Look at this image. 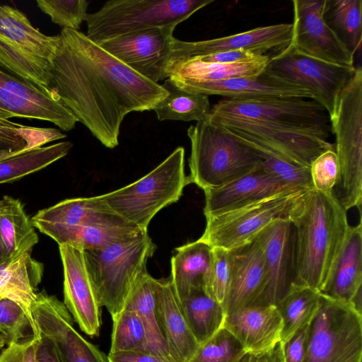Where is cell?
<instances>
[{
  "mask_svg": "<svg viewBox=\"0 0 362 362\" xmlns=\"http://www.w3.org/2000/svg\"><path fill=\"white\" fill-rule=\"evenodd\" d=\"M52 91L105 147L118 144L132 112L151 110L168 91L139 75L86 34L63 28L52 61Z\"/></svg>",
  "mask_w": 362,
  "mask_h": 362,
  "instance_id": "obj_1",
  "label": "cell"
},
{
  "mask_svg": "<svg viewBox=\"0 0 362 362\" xmlns=\"http://www.w3.org/2000/svg\"><path fill=\"white\" fill-rule=\"evenodd\" d=\"M332 192L308 190L289 216L296 230V281L320 291L349 224Z\"/></svg>",
  "mask_w": 362,
  "mask_h": 362,
  "instance_id": "obj_2",
  "label": "cell"
},
{
  "mask_svg": "<svg viewBox=\"0 0 362 362\" xmlns=\"http://www.w3.org/2000/svg\"><path fill=\"white\" fill-rule=\"evenodd\" d=\"M187 136L188 182L203 190L223 186L261 166L262 158L255 148L207 119L190 126Z\"/></svg>",
  "mask_w": 362,
  "mask_h": 362,
  "instance_id": "obj_3",
  "label": "cell"
},
{
  "mask_svg": "<svg viewBox=\"0 0 362 362\" xmlns=\"http://www.w3.org/2000/svg\"><path fill=\"white\" fill-rule=\"evenodd\" d=\"M336 137L335 152L339 173L332 194L348 211L362 200V68L356 67L353 76L341 92L329 116Z\"/></svg>",
  "mask_w": 362,
  "mask_h": 362,
  "instance_id": "obj_4",
  "label": "cell"
},
{
  "mask_svg": "<svg viewBox=\"0 0 362 362\" xmlns=\"http://www.w3.org/2000/svg\"><path fill=\"white\" fill-rule=\"evenodd\" d=\"M156 250L147 232L101 250H83L87 271L101 307L111 317L122 311Z\"/></svg>",
  "mask_w": 362,
  "mask_h": 362,
  "instance_id": "obj_5",
  "label": "cell"
},
{
  "mask_svg": "<svg viewBox=\"0 0 362 362\" xmlns=\"http://www.w3.org/2000/svg\"><path fill=\"white\" fill-rule=\"evenodd\" d=\"M188 184L185 148L179 146L146 175L99 197L125 221L147 231L152 218L177 202Z\"/></svg>",
  "mask_w": 362,
  "mask_h": 362,
  "instance_id": "obj_6",
  "label": "cell"
},
{
  "mask_svg": "<svg viewBox=\"0 0 362 362\" xmlns=\"http://www.w3.org/2000/svg\"><path fill=\"white\" fill-rule=\"evenodd\" d=\"M58 44L59 35L43 34L22 11L0 5V66L52 95L51 70Z\"/></svg>",
  "mask_w": 362,
  "mask_h": 362,
  "instance_id": "obj_7",
  "label": "cell"
},
{
  "mask_svg": "<svg viewBox=\"0 0 362 362\" xmlns=\"http://www.w3.org/2000/svg\"><path fill=\"white\" fill-rule=\"evenodd\" d=\"M211 0H111L86 18V35L99 44L165 25H177Z\"/></svg>",
  "mask_w": 362,
  "mask_h": 362,
  "instance_id": "obj_8",
  "label": "cell"
},
{
  "mask_svg": "<svg viewBox=\"0 0 362 362\" xmlns=\"http://www.w3.org/2000/svg\"><path fill=\"white\" fill-rule=\"evenodd\" d=\"M362 314L354 305L320 293L308 325L302 362H361Z\"/></svg>",
  "mask_w": 362,
  "mask_h": 362,
  "instance_id": "obj_9",
  "label": "cell"
},
{
  "mask_svg": "<svg viewBox=\"0 0 362 362\" xmlns=\"http://www.w3.org/2000/svg\"><path fill=\"white\" fill-rule=\"evenodd\" d=\"M356 66L328 63L303 54L291 44L269 57L261 76L276 83L308 90L329 117L338 98L353 76Z\"/></svg>",
  "mask_w": 362,
  "mask_h": 362,
  "instance_id": "obj_10",
  "label": "cell"
},
{
  "mask_svg": "<svg viewBox=\"0 0 362 362\" xmlns=\"http://www.w3.org/2000/svg\"><path fill=\"white\" fill-rule=\"evenodd\" d=\"M253 148L291 163L310 167L324 151L334 148L324 135L311 130L263 121L208 117Z\"/></svg>",
  "mask_w": 362,
  "mask_h": 362,
  "instance_id": "obj_11",
  "label": "cell"
},
{
  "mask_svg": "<svg viewBox=\"0 0 362 362\" xmlns=\"http://www.w3.org/2000/svg\"><path fill=\"white\" fill-rule=\"evenodd\" d=\"M307 191L288 190L206 218L204 232L199 240L211 247H221L226 250L237 248L253 240L272 221L288 219Z\"/></svg>",
  "mask_w": 362,
  "mask_h": 362,
  "instance_id": "obj_12",
  "label": "cell"
},
{
  "mask_svg": "<svg viewBox=\"0 0 362 362\" xmlns=\"http://www.w3.org/2000/svg\"><path fill=\"white\" fill-rule=\"evenodd\" d=\"M208 117L263 121L311 130L327 138L331 131L326 110L302 98H223L211 107Z\"/></svg>",
  "mask_w": 362,
  "mask_h": 362,
  "instance_id": "obj_13",
  "label": "cell"
},
{
  "mask_svg": "<svg viewBox=\"0 0 362 362\" xmlns=\"http://www.w3.org/2000/svg\"><path fill=\"white\" fill-rule=\"evenodd\" d=\"M177 25H165L115 37L98 45L133 71L158 83L168 69Z\"/></svg>",
  "mask_w": 362,
  "mask_h": 362,
  "instance_id": "obj_14",
  "label": "cell"
},
{
  "mask_svg": "<svg viewBox=\"0 0 362 362\" xmlns=\"http://www.w3.org/2000/svg\"><path fill=\"white\" fill-rule=\"evenodd\" d=\"M31 313L38 336L54 344L63 362H110L107 355L74 329L71 314L55 296L37 292Z\"/></svg>",
  "mask_w": 362,
  "mask_h": 362,
  "instance_id": "obj_15",
  "label": "cell"
},
{
  "mask_svg": "<svg viewBox=\"0 0 362 362\" xmlns=\"http://www.w3.org/2000/svg\"><path fill=\"white\" fill-rule=\"evenodd\" d=\"M263 250L267 279L251 306L276 305L296 281V230L289 219L272 221L256 236Z\"/></svg>",
  "mask_w": 362,
  "mask_h": 362,
  "instance_id": "obj_16",
  "label": "cell"
},
{
  "mask_svg": "<svg viewBox=\"0 0 362 362\" xmlns=\"http://www.w3.org/2000/svg\"><path fill=\"white\" fill-rule=\"evenodd\" d=\"M23 117L47 121L63 131L78 122L56 96L9 73L0 66V117Z\"/></svg>",
  "mask_w": 362,
  "mask_h": 362,
  "instance_id": "obj_17",
  "label": "cell"
},
{
  "mask_svg": "<svg viewBox=\"0 0 362 362\" xmlns=\"http://www.w3.org/2000/svg\"><path fill=\"white\" fill-rule=\"evenodd\" d=\"M291 45L300 53L328 63L353 67L354 55L322 18L324 0H293Z\"/></svg>",
  "mask_w": 362,
  "mask_h": 362,
  "instance_id": "obj_18",
  "label": "cell"
},
{
  "mask_svg": "<svg viewBox=\"0 0 362 362\" xmlns=\"http://www.w3.org/2000/svg\"><path fill=\"white\" fill-rule=\"evenodd\" d=\"M292 32V23H279L201 41L186 42L175 39L168 71L176 64L222 51L245 49L258 55L265 54L270 50L279 51L291 43Z\"/></svg>",
  "mask_w": 362,
  "mask_h": 362,
  "instance_id": "obj_19",
  "label": "cell"
},
{
  "mask_svg": "<svg viewBox=\"0 0 362 362\" xmlns=\"http://www.w3.org/2000/svg\"><path fill=\"white\" fill-rule=\"evenodd\" d=\"M64 272V304L80 329L90 337L101 327V305L90 281L83 250L59 245Z\"/></svg>",
  "mask_w": 362,
  "mask_h": 362,
  "instance_id": "obj_20",
  "label": "cell"
},
{
  "mask_svg": "<svg viewBox=\"0 0 362 362\" xmlns=\"http://www.w3.org/2000/svg\"><path fill=\"white\" fill-rule=\"evenodd\" d=\"M293 189L261 166L223 186L204 189L206 218L215 216Z\"/></svg>",
  "mask_w": 362,
  "mask_h": 362,
  "instance_id": "obj_21",
  "label": "cell"
},
{
  "mask_svg": "<svg viewBox=\"0 0 362 362\" xmlns=\"http://www.w3.org/2000/svg\"><path fill=\"white\" fill-rule=\"evenodd\" d=\"M229 251L230 279L224 307L226 316L251 306L262 291L267 279L263 250L256 237Z\"/></svg>",
  "mask_w": 362,
  "mask_h": 362,
  "instance_id": "obj_22",
  "label": "cell"
},
{
  "mask_svg": "<svg viewBox=\"0 0 362 362\" xmlns=\"http://www.w3.org/2000/svg\"><path fill=\"white\" fill-rule=\"evenodd\" d=\"M247 354L272 351L281 341L282 320L276 305L247 306L225 317L223 325Z\"/></svg>",
  "mask_w": 362,
  "mask_h": 362,
  "instance_id": "obj_23",
  "label": "cell"
},
{
  "mask_svg": "<svg viewBox=\"0 0 362 362\" xmlns=\"http://www.w3.org/2000/svg\"><path fill=\"white\" fill-rule=\"evenodd\" d=\"M158 319L168 351L175 362H188L199 344L183 312L170 276L155 279Z\"/></svg>",
  "mask_w": 362,
  "mask_h": 362,
  "instance_id": "obj_24",
  "label": "cell"
},
{
  "mask_svg": "<svg viewBox=\"0 0 362 362\" xmlns=\"http://www.w3.org/2000/svg\"><path fill=\"white\" fill-rule=\"evenodd\" d=\"M30 221L33 225L51 223L107 228L136 227L116 214L99 195L61 201L40 210Z\"/></svg>",
  "mask_w": 362,
  "mask_h": 362,
  "instance_id": "obj_25",
  "label": "cell"
},
{
  "mask_svg": "<svg viewBox=\"0 0 362 362\" xmlns=\"http://www.w3.org/2000/svg\"><path fill=\"white\" fill-rule=\"evenodd\" d=\"M170 78L178 88L206 95H219L226 98H302L313 100L307 89L276 83L262 76L256 78H233L221 81L196 82Z\"/></svg>",
  "mask_w": 362,
  "mask_h": 362,
  "instance_id": "obj_26",
  "label": "cell"
},
{
  "mask_svg": "<svg viewBox=\"0 0 362 362\" xmlns=\"http://www.w3.org/2000/svg\"><path fill=\"white\" fill-rule=\"evenodd\" d=\"M362 286V226H349L342 246L320 293L330 298L352 302Z\"/></svg>",
  "mask_w": 362,
  "mask_h": 362,
  "instance_id": "obj_27",
  "label": "cell"
},
{
  "mask_svg": "<svg viewBox=\"0 0 362 362\" xmlns=\"http://www.w3.org/2000/svg\"><path fill=\"white\" fill-rule=\"evenodd\" d=\"M33 226L59 245H69L81 250L104 249L147 232L138 227L107 228L51 223H35Z\"/></svg>",
  "mask_w": 362,
  "mask_h": 362,
  "instance_id": "obj_28",
  "label": "cell"
},
{
  "mask_svg": "<svg viewBox=\"0 0 362 362\" xmlns=\"http://www.w3.org/2000/svg\"><path fill=\"white\" fill-rule=\"evenodd\" d=\"M39 238L21 201L8 195L0 199V243L6 262L31 252Z\"/></svg>",
  "mask_w": 362,
  "mask_h": 362,
  "instance_id": "obj_29",
  "label": "cell"
},
{
  "mask_svg": "<svg viewBox=\"0 0 362 362\" xmlns=\"http://www.w3.org/2000/svg\"><path fill=\"white\" fill-rule=\"evenodd\" d=\"M211 259L212 247L199 239L175 249L170 278L180 300L192 289H204Z\"/></svg>",
  "mask_w": 362,
  "mask_h": 362,
  "instance_id": "obj_30",
  "label": "cell"
},
{
  "mask_svg": "<svg viewBox=\"0 0 362 362\" xmlns=\"http://www.w3.org/2000/svg\"><path fill=\"white\" fill-rule=\"evenodd\" d=\"M43 265L31 257V252L0 267V298L18 303L34 321L31 305L42 280Z\"/></svg>",
  "mask_w": 362,
  "mask_h": 362,
  "instance_id": "obj_31",
  "label": "cell"
},
{
  "mask_svg": "<svg viewBox=\"0 0 362 362\" xmlns=\"http://www.w3.org/2000/svg\"><path fill=\"white\" fill-rule=\"evenodd\" d=\"M269 57L263 54L251 62L236 64L204 62L190 59L172 66L169 78L196 82H214L233 78H256L264 71Z\"/></svg>",
  "mask_w": 362,
  "mask_h": 362,
  "instance_id": "obj_32",
  "label": "cell"
},
{
  "mask_svg": "<svg viewBox=\"0 0 362 362\" xmlns=\"http://www.w3.org/2000/svg\"><path fill=\"white\" fill-rule=\"evenodd\" d=\"M155 279L147 270L144 271L131 291L124 308L134 311L141 319L147 332L148 351L173 360L158 319Z\"/></svg>",
  "mask_w": 362,
  "mask_h": 362,
  "instance_id": "obj_33",
  "label": "cell"
},
{
  "mask_svg": "<svg viewBox=\"0 0 362 362\" xmlns=\"http://www.w3.org/2000/svg\"><path fill=\"white\" fill-rule=\"evenodd\" d=\"M73 144L62 141L0 156V185L39 171L66 156Z\"/></svg>",
  "mask_w": 362,
  "mask_h": 362,
  "instance_id": "obj_34",
  "label": "cell"
},
{
  "mask_svg": "<svg viewBox=\"0 0 362 362\" xmlns=\"http://www.w3.org/2000/svg\"><path fill=\"white\" fill-rule=\"evenodd\" d=\"M322 18L338 39L355 56L362 42V1L324 0Z\"/></svg>",
  "mask_w": 362,
  "mask_h": 362,
  "instance_id": "obj_35",
  "label": "cell"
},
{
  "mask_svg": "<svg viewBox=\"0 0 362 362\" xmlns=\"http://www.w3.org/2000/svg\"><path fill=\"white\" fill-rule=\"evenodd\" d=\"M180 302L189 327L199 344L223 327L226 317L224 309L204 288L192 289Z\"/></svg>",
  "mask_w": 362,
  "mask_h": 362,
  "instance_id": "obj_36",
  "label": "cell"
},
{
  "mask_svg": "<svg viewBox=\"0 0 362 362\" xmlns=\"http://www.w3.org/2000/svg\"><path fill=\"white\" fill-rule=\"evenodd\" d=\"M163 87L168 95L153 108L159 121L182 120L200 122L208 118L211 106L209 96L178 88L170 78Z\"/></svg>",
  "mask_w": 362,
  "mask_h": 362,
  "instance_id": "obj_37",
  "label": "cell"
},
{
  "mask_svg": "<svg viewBox=\"0 0 362 362\" xmlns=\"http://www.w3.org/2000/svg\"><path fill=\"white\" fill-rule=\"evenodd\" d=\"M320 293L305 286L293 285L276 303L282 320L281 341H287L297 330L308 325L319 305Z\"/></svg>",
  "mask_w": 362,
  "mask_h": 362,
  "instance_id": "obj_38",
  "label": "cell"
},
{
  "mask_svg": "<svg viewBox=\"0 0 362 362\" xmlns=\"http://www.w3.org/2000/svg\"><path fill=\"white\" fill-rule=\"evenodd\" d=\"M65 137L57 129L33 127L0 117V156L42 147Z\"/></svg>",
  "mask_w": 362,
  "mask_h": 362,
  "instance_id": "obj_39",
  "label": "cell"
},
{
  "mask_svg": "<svg viewBox=\"0 0 362 362\" xmlns=\"http://www.w3.org/2000/svg\"><path fill=\"white\" fill-rule=\"evenodd\" d=\"M112 330L109 352L148 351L146 327L134 311L124 308L112 316Z\"/></svg>",
  "mask_w": 362,
  "mask_h": 362,
  "instance_id": "obj_40",
  "label": "cell"
},
{
  "mask_svg": "<svg viewBox=\"0 0 362 362\" xmlns=\"http://www.w3.org/2000/svg\"><path fill=\"white\" fill-rule=\"evenodd\" d=\"M247 351L238 339L224 327L199 344L188 362H242Z\"/></svg>",
  "mask_w": 362,
  "mask_h": 362,
  "instance_id": "obj_41",
  "label": "cell"
},
{
  "mask_svg": "<svg viewBox=\"0 0 362 362\" xmlns=\"http://www.w3.org/2000/svg\"><path fill=\"white\" fill-rule=\"evenodd\" d=\"M38 337V331L24 309L14 300L0 299V334L4 337L6 345L25 340L33 336Z\"/></svg>",
  "mask_w": 362,
  "mask_h": 362,
  "instance_id": "obj_42",
  "label": "cell"
},
{
  "mask_svg": "<svg viewBox=\"0 0 362 362\" xmlns=\"http://www.w3.org/2000/svg\"><path fill=\"white\" fill-rule=\"evenodd\" d=\"M256 151L262 158L261 168L281 182L293 188L305 190L314 189L310 167L300 165L276 156Z\"/></svg>",
  "mask_w": 362,
  "mask_h": 362,
  "instance_id": "obj_43",
  "label": "cell"
},
{
  "mask_svg": "<svg viewBox=\"0 0 362 362\" xmlns=\"http://www.w3.org/2000/svg\"><path fill=\"white\" fill-rule=\"evenodd\" d=\"M36 3L54 23L64 28L78 30L88 14L86 0H37Z\"/></svg>",
  "mask_w": 362,
  "mask_h": 362,
  "instance_id": "obj_44",
  "label": "cell"
},
{
  "mask_svg": "<svg viewBox=\"0 0 362 362\" xmlns=\"http://www.w3.org/2000/svg\"><path fill=\"white\" fill-rule=\"evenodd\" d=\"M230 279V251L221 247H212L211 264L204 291L223 309L228 293Z\"/></svg>",
  "mask_w": 362,
  "mask_h": 362,
  "instance_id": "obj_45",
  "label": "cell"
},
{
  "mask_svg": "<svg viewBox=\"0 0 362 362\" xmlns=\"http://www.w3.org/2000/svg\"><path fill=\"white\" fill-rule=\"evenodd\" d=\"M328 149L317 156L310 166L314 189L322 192H332L336 185L339 163L335 150Z\"/></svg>",
  "mask_w": 362,
  "mask_h": 362,
  "instance_id": "obj_46",
  "label": "cell"
},
{
  "mask_svg": "<svg viewBox=\"0 0 362 362\" xmlns=\"http://www.w3.org/2000/svg\"><path fill=\"white\" fill-rule=\"evenodd\" d=\"M40 337H33L7 345L0 353V362H36Z\"/></svg>",
  "mask_w": 362,
  "mask_h": 362,
  "instance_id": "obj_47",
  "label": "cell"
},
{
  "mask_svg": "<svg viewBox=\"0 0 362 362\" xmlns=\"http://www.w3.org/2000/svg\"><path fill=\"white\" fill-rule=\"evenodd\" d=\"M308 325L297 330L287 341H280L284 362H302Z\"/></svg>",
  "mask_w": 362,
  "mask_h": 362,
  "instance_id": "obj_48",
  "label": "cell"
},
{
  "mask_svg": "<svg viewBox=\"0 0 362 362\" xmlns=\"http://www.w3.org/2000/svg\"><path fill=\"white\" fill-rule=\"evenodd\" d=\"M261 56L248 50L235 49L211 53L192 59L209 63L236 64L251 62Z\"/></svg>",
  "mask_w": 362,
  "mask_h": 362,
  "instance_id": "obj_49",
  "label": "cell"
},
{
  "mask_svg": "<svg viewBox=\"0 0 362 362\" xmlns=\"http://www.w3.org/2000/svg\"><path fill=\"white\" fill-rule=\"evenodd\" d=\"M110 362H175L173 360L148 351L109 352Z\"/></svg>",
  "mask_w": 362,
  "mask_h": 362,
  "instance_id": "obj_50",
  "label": "cell"
},
{
  "mask_svg": "<svg viewBox=\"0 0 362 362\" xmlns=\"http://www.w3.org/2000/svg\"><path fill=\"white\" fill-rule=\"evenodd\" d=\"M39 337L36 362H63L54 344L48 339Z\"/></svg>",
  "mask_w": 362,
  "mask_h": 362,
  "instance_id": "obj_51",
  "label": "cell"
},
{
  "mask_svg": "<svg viewBox=\"0 0 362 362\" xmlns=\"http://www.w3.org/2000/svg\"><path fill=\"white\" fill-rule=\"evenodd\" d=\"M269 362H284L280 342L269 353Z\"/></svg>",
  "mask_w": 362,
  "mask_h": 362,
  "instance_id": "obj_52",
  "label": "cell"
},
{
  "mask_svg": "<svg viewBox=\"0 0 362 362\" xmlns=\"http://www.w3.org/2000/svg\"><path fill=\"white\" fill-rule=\"evenodd\" d=\"M269 353L258 355L247 354L242 362H269Z\"/></svg>",
  "mask_w": 362,
  "mask_h": 362,
  "instance_id": "obj_53",
  "label": "cell"
},
{
  "mask_svg": "<svg viewBox=\"0 0 362 362\" xmlns=\"http://www.w3.org/2000/svg\"><path fill=\"white\" fill-rule=\"evenodd\" d=\"M5 263H6V260H5V258H4V253H3V250H2V248H1V243H0V267L1 265H3L4 264H5Z\"/></svg>",
  "mask_w": 362,
  "mask_h": 362,
  "instance_id": "obj_54",
  "label": "cell"
},
{
  "mask_svg": "<svg viewBox=\"0 0 362 362\" xmlns=\"http://www.w3.org/2000/svg\"><path fill=\"white\" fill-rule=\"evenodd\" d=\"M6 345V341L4 337L0 334V348Z\"/></svg>",
  "mask_w": 362,
  "mask_h": 362,
  "instance_id": "obj_55",
  "label": "cell"
}]
</instances>
